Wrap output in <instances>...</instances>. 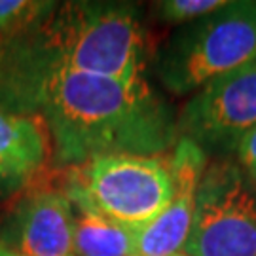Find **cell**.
I'll return each mask as SVG.
<instances>
[{"label":"cell","mask_w":256,"mask_h":256,"mask_svg":"<svg viewBox=\"0 0 256 256\" xmlns=\"http://www.w3.org/2000/svg\"><path fill=\"white\" fill-rule=\"evenodd\" d=\"M64 196L74 207V256H135L137 232L106 218L78 194Z\"/></svg>","instance_id":"obj_9"},{"label":"cell","mask_w":256,"mask_h":256,"mask_svg":"<svg viewBox=\"0 0 256 256\" xmlns=\"http://www.w3.org/2000/svg\"><path fill=\"white\" fill-rule=\"evenodd\" d=\"M184 256H256V182L238 162L207 164Z\"/></svg>","instance_id":"obj_5"},{"label":"cell","mask_w":256,"mask_h":256,"mask_svg":"<svg viewBox=\"0 0 256 256\" xmlns=\"http://www.w3.org/2000/svg\"><path fill=\"white\" fill-rule=\"evenodd\" d=\"M23 184H25V180H23V178L14 176V174L8 173L6 169H2V167H0V198L10 196L12 192L19 190Z\"/></svg>","instance_id":"obj_13"},{"label":"cell","mask_w":256,"mask_h":256,"mask_svg":"<svg viewBox=\"0 0 256 256\" xmlns=\"http://www.w3.org/2000/svg\"><path fill=\"white\" fill-rule=\"evenodd\" d=\"M256 126V61L209 82L176 116L178 138L207 154H236L241 138Z\"/></svg>","instance_id":"obj_6"},{"label":"cell","mask_w":256,"mask_h":256,"mask_svg":"<svg viewBox=\"0 0 256 256\" xmlns=\"http://www.w3.org/2000/svg\"><path fill=\"white\" fill-rule=\"evenodd\" d=\"M226 4V0H164L156 4L160 18L167 23H192L209 16Z\"/></svg>","instance_id":"obj_11"},{"label":"cell","mask_w":256,"mask_h":256,"mask_svg":"<svg viewBox=\"0 0 256 256\" xmlns=\"http://www.w3.org/2000/svg\"><path fill=\"white\" fill-rule=\"evenodd\" d=\"M64 190L78 194L112 222L138 232L171 202L173 176L158 156L106 154L72 167Z\"/></svg>","instance_id":"obj_4"},{"label":"cell","mask_w":256,"mask_h":256,"mask_svg":"<svg viewBox=\"0 0 256 256\" xmlns=\"http://www.w3.org/2000/svg\"><path fill=\"white\" fill-rule=\"evenodd\" d=\"M36 42L50 63L76 72L131 80L144 63L137 8L128 2H68L38 23Z\"/></svg>","instance_id":"obj_2"},{"label":"cell","mask_w":256,"mask_h":256,"mask_svg":"<svg viewBox=\"0 0 256 256\" xmlns=\"http://www.w3.org/2000/svg\"><path fill=\"white\" fill-rule=\"evenodd\" d=\"M236 156H238V165L243 169V173L252 182H256V126L241 138Z\"/></svg>","instance_id":"obj_12"},{"label":"cell","mask_w":256,"mask_h":256,"mask_svg":"<svg viewBox=\"0 0 256 256\" xmlns=\"http://www.w3.org/2000/svg\"><path fill=\"white\" fill-rule=\"evenodd\" d=\"M256 61V0H230L186 23L156 54L154 72L174 95L200 92L209 82Z\"/></svg>","instance_id":"obj_3"},{"label":"cell","mask_w":256,"mask_h":256,"mask_svg":"<svg viewBox=\"0 0 256 256\" xmlns=\"http://www.w3.org/2000/svg\"><path fill=\"white\" fill-rule=\"evenodd\" d=\"M0 256H25V254H21V252L14 250V248H6L0 245Z\"/></svg>","instance_id":"obj_14"},{"label":"cell","mask_w":256,"mask_h":256,"mask_svg":"<svg viewBox=\"0 0 256 256\" xmlns=\"http://www.w3.org/2000/svg\"><path fill=\"white\" fill-rule=\"evenodd\" d=\"M207 156L188 138H178L169 162L173 176V196L150 224L137 232L135 256H178L192 230L196 196Z\"/></svg>","instance_id":"obj_7"},{"label":"cell","mask_w":256,"mask_h":256,"mask_svg":"<svg viewBox=\"0 0 256 256\" xmlns=\"http://www.w3.org/2000/svg\"><path fill=\"white\" fill-rule=\"evenodd\" d=\"M178 256H184V254H178Z\"/></svg>","instance_id":"obj_15"},{"label":"cell","mask_w":256,"mask_h":256,"mask_svg":"<svg viewBox=\"0 0 256 256\" xmlns=\"http://www.w3.org/2000/svg\"><path fill=\"white\" fill-rule=\"evenodd\" d=\"M48 135L34 118L0 110V167L27 182L44 167Z\"/></svg>","instance_id":"obj_10"},{"label":"cell","mask_w":256,"mask_h":256,"mask_svg":"<svg viewBox=\"0 0 256 256\" xmlns=\"http://www.w3.org/2000/svg\"><path fill=\"white\" fill-rule=\"evenodd\" d=\"M14 241L25 256H74V207L64 192L42 190L21 203Z\"/></svg>","instance_id":"obj_8"},{"label":"cell","mask_w":256,"mask_h":256,"mask_svg":"<svg viewBox=\"0 0 256 256\" xmlns=\"http://www.w3.org/2000/svg\"><path fill=\"white\" fill-rule=\"evenodd\" d=\"M36 25L0 46V92L4 104L40 112L57 164L78 167L97 156H158L176 146L173 110L142 76L118 80L50 63Z\"/></svg>","instance_id":"obj_1"}]
</instances>
